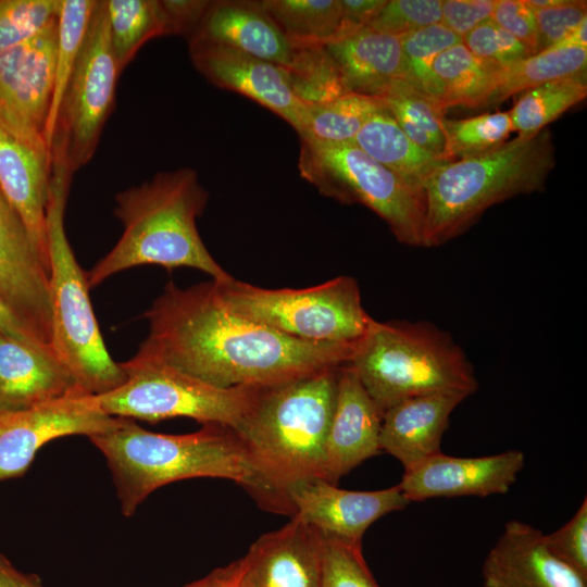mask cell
Here are the masks:
<instances>
[{"instance_id": "obj_1", "label": "cell", "mask_w": 587, "mask_h": 587, "mask_svg": "<svg viewBox=\"0 0 587 587\" xmlns=\"http://www.w3.org/2000/svg\"><path fill=\"white\" fill-rule=\"evenodd\" d=\"M143 316L138 354L220 388L272 387L348 363L355 345L291 338L230 313L214 280L180 288L168 282Z\"/></svg>"}, {"instance_id": "obj_2", "label": "cell", "mask_w": 587, "mask_h": 587, "mask_svg": "<svg viewBox=\"0 0 587 587\" xmlns=\"http://www.w3.org/2000/svg\"><path fill=\"white\" fill-rule=\"evenodd\" d=\"M104 455L125 516L158 488L182 479H229L266 509L291 515L287 499L266 479L230 427L205 424L183 435L147 430L122 417L112 429L89 437Z\"/></svg>"}, {"instance_id": "obj_3", "label": "cell", "mask_w": 587, "mask_h": 587, "mask_svg": "<svg viewBox=\"0 0 587 587\" xmlns=\"http://www.w3.org/2000/svg\"><path fill=\"white\" fill-rule=\"evenodd\" d=\"M208 192L192 168L160 172L151 179L115 196L114 214L123 225L115 246L87 273L89 287L140 265L192 267L224 280L229 275L211 255L197 217Z\"/></svg>"}, {"instance_id": "obj_4", "label": "cell", "mask_w": 587, "mask_h": 587, "mask_svg": "<svg viewBox=\"0 0 587 587\" xmlns=\"http://www.w3.org/2000/svg\"><path fill=\"white\" fill-rule=\"evenodd\" d=\"M340 366L262 388L235 430L262 474L286 499L287 488L295 483L325 480V447Z\"/></svg>"}, {"instance_id": "obj_5", "label": "cell", "mask_w": 587, "mask_h": 587, "mask_svg": "<svg viewBox=\"0 0 587 587\" xmlns=\"http://www.w3.org/2000/svg\"><path fill=\"white\" fill-rule=\"evenodd\" d=\"M555 164L550 133L516 137L471 158L444 162L424 188L423 247L461 235L491 205L539 191Z\"/></svg>"}, {"instance_id": "obj_6", "label": "cell", "mask_w": 587, "mask_h": 587, "mask_svg": "<svg viewBox=\"0 0 587 587\" xmlns=\"http://www.w3.org/2000/svg\"><path fill=\"white\" fill-rule=\"evenodd\" d=\"M73 174L63 162L51 161L46 216L51 346L83 391L101 395L121 386L125 373L105 347L92 310L87 273L66 237L64 215Z\"/></svg>"}, {"instance_id": "obj_7", "label": "cell", "mask_w": 587, "mask_h": 587, "mask_svg": "<svg viewBox=\"0 0 587 587\" xmlns=\"http://www.w3.org/2000/svg\"><path fill=\"white\" fill-rule=\"evenodd\" d=\"M348 364L383 413L420 395L478 388L474 370L447 333L427 322H378L373 319Z\"/></svg>"}, {"instance_id": "obj_8", "label": "cell", "mask_w": 587, "mask_h": 587, "mask_svg": "<svg viewBox=\"0 0 587 587\" xmlns=\"http://www.w3.org/2000/svg\"><path fill=\"white\" fill-rule=\"evenodd\" d=\"M213 280L230 313L298 340L355 345L373 321L350 276L301 289L262 288L233 276Z\"/></svg>"}, {"instance_id": "obj_9", "label": "cell", "mask_w": 587, "mask_h": 587, "mask_svg": "<svg viewBox=\"0 0 587 587\" xmlns=\"http://www.w3.org/2000/svg\"><path fill=\"white\" fill-rule=\"evenodd\" d=\"M120 365L125 373L124 383L111 391L93 395L99 409L116 417L150 423L189 417L203 425L218 424L236 430L262 389L220 388L138 353Z\"/></svg>"}, {"instance_id": "obj_10", "label": "cell", "mask_w": 587, "mask_h": 587, "mask_svg": "<svg viewBox=\"0 0 587 587\" xmlns=\"http://www.w3.org/2000/svg\"><path fill=\"white\" fill-rule=\"evenodd\" d=\"M298 167L301 177L322 195L367 207L400 242L423 246V192L409 187L354 143L301 140Z\"/></svg>"}, {"instance_id": "obj_11", "label": "cell", "mask_w": 587, "mask_h": 587, "mask_svg": "<svg viewBox=\"0 0 587 587\" xmlns=\"http://www.w3.org/2000/svg\"><path fill=\"white\" fill-rule=\"evenodd\" d=\"M120 74L110 41L105 0L97 1L50 148L51 160L63 162L72 173L96 151L114 105Z\"/></svg>"}, {"instance_id": "obj_12", "label": "cell", "mask_w": 587, "mask_h": 587, "mask_svg": "<svg viewBox=\"0 0 587 587\" xmlns=\"http://www.w3.org/2000/svg\"><path fill=\"white\" fill-rule=\"evenodd\" d=\"M55 47L57 22L0 53V124L49 154L45 129L53 93Z\"/></svg>"}, {"instance_id": "obj_13", "label": "cell", "mask_w": 587, "mask_h": 587, "mask_svg": "<svg viewBox=\"0 0 587 587\" xmlns=\"http://www.w3.org/2000/svg\"><path fill=\"white\" fill-rule=\"evenodd\" d=\"M122 417L103 413L93 395L74 394L33 408L0 411V480L23 475L39 449L60 437H91Z\"/></svg>"}, {"instance_id": "obj_14", "label": "cell", "mask_w": 587, "mask_h": 587, "mask_svg": "<svg viewBox=\"0 0 587 587\" xmlns=\"http://www.w3.org/2000/svg\"><path fill=\"white\" fill-rule=\"evenodd\" d=\"M0 297L35 341L53 352L49 268L1 190Z\"/></svg>"}, {"instance_id": "obj_15", "label": "cell", "mask_w": 587, "mask_h": 587, "mask_svg": "<svg viewBox=\"0 0 587 587\" xmlns=\"http://www.w3.org/2000/svg\"><path fill=\"white\" fill-rule=\"evenodd\" d=\"M291 517L324 537L361 544L366 529L382 516L404 509L410 501L398 485L374 491L338 488L321 478L292 484L286 490Z\"/></svg>"}, {"instance_id": "obj_16", "label": "cell", "mask_w": 587, "mask_h": 587, "mask_svg": "<svg viewBox=\"0 0 587 587\" xmlns=\"http://www.w3.org/2000/svg\"><path fill=\"white\" fill-rule=\"evenodd\" d=\"M189 53L195 67L211 84L253 100L277 114L299 134L307 103L295 93L284 68L202 39L189 40Z\"/></svg>"}, {"instance_id": "obj_17", "label": "cell", "mask_w": 587, "mask_h": 587, "mask_svg": "<svg viewBox=\"0 0 587 587\" xmlns=\"http://www.w3.org/2000/svg\"><path fill=\"white\" fill-rule=\"evenodd\" d=\"M323 545L320 532L291 517L238 560L235 587H321Z\"/></svg>"}, {"instance_id": "obj_18", "label": "cell", "mask_w": 587, "mask_h": 587, "mask_svg": "<svg viewBox=\"0 0 587 587\" xmlns=\"http://www.w3.org/2000/svg\"><path fill=\"white\" fill-rule=\"evenodd\" d=\"M524 463L525 455L520 450L476 458L439 452L404 471L398 486L410 502L440 497L504 495L515 483Z\"/></svg>"}, {"instance_id": "obj_19", "label": "cell", "mask_w": 587, "mask_h": 587, "mask_svg": "<svg viewBox=\"0 0 587 587\" xmlns=\"http://www.w3.org/2000/svg\"><path fill=\"white\" fill-rule=\"evenodd\" d=\"M484 587H587V579L554 557L545 534L509 521L482 567Z\"/></svg>"}, {"instance_id": "obj_20", "label": "cell", "mask_w": 587, "mask_h": 587, "mask_svg": "<svg viewBox=\"0 0 587 587\" xmlns=\"http://www.w3.org/2000/svg\"><path fill=\"white\" fill-rule=\"evenodd\" d=\"M382 413L353 369L339 367L335 407L325 447V480L337 482L380 451Z\"/></svg>"}, {"instance_id": "obj_21", "label": "cell", "mask_w": 587, "mask_h": 587, "mask_svg": "<svg viewBox=\"0 0 587 587\" xmlns=\"http://www.w3.org/2000/svg\"><path fill=\"white\" fill-rule=\"evenodd\" d=\"M467 397L461 391H437L394 404L382 416L380 451L400 461L404 471L441 452L449 416Z\"/></svg>"}, {"instance_id": "obj_22", "label": "cell", "mask_w": 587, "mask_h": 587, "mask_svg": "<svg viewBox=\"0 0 587 587\" xmlns=\"http://www.w3.org/2000/svg\"><path fill=\"white\" fill-rule=\"evenodd\" d=\"M50 179L51 155L0 124V190L22 218L48 268L46 216Z\"/></svg>"}, {"instance_id": "obj_23", "label": "cell", "mask_w": 587, "mask_h": 587, "mask_svg": "<svg viewBox=\"0 0 587 587\" xmlns=\"http://www.w3.org/2000/svg\"><path fill=\"white\" fill-rule=\"evenodd\" d=\"M74 394L86 392L54 353L0 333V411L28 409Z\"/></svg>"}, {"instance_id": "obj_24", "label": "cell", "mask_w": 587, "mask_h": 587, "mask_svg": "<svg viewBox=\"0 0 587 587\" xmlns=\"http://www.w3.org/2000/svg\"><path fill=\"white\" fill-rule=\"evenodd\" d=\"M188 39L225 45L285 71L291 66L298 51L260 1H212Z\"/></svg>"}, {"instance_id": "obj_25", "label": "cell", "mask_w": 587, "mask_h": 587, "mask_svg": "<svg viewBox=\"0 0 587 587\" xmlns=\"http://www.w3.org/2000/svg\"><path fill=\"white\" fill-rule=\"evenodd\" d=\"M323 48L348 92L378 98L392 82L404 79L400 37L364 26Z\"/></svg>"}, {"instance_id": "obj_26", "label": "cell", "mask_w": 587, "mask_h": 587, "mask_svg": "<svg viewBox=\"0 0 587 587\" xmlns=\"http://www.w3.org/2000/svg\"><path fill=\"white\" fill-rule=\"evenodd\" d=\"M352 143L421 192L430 174L447 162L414 143L386 109L363 125Z\"/></svg>"}, {"instance_id": "obj_27", "label": "cell", "mask_w": 587, "mask_h": 587, "mask_svg": "<svg viewBox=\"0 0 587 587\" xmlns=\"http://www.w3.org/2000/svg\"><path fill=\"white\" fill-rule=\"evenodd\" d=\"M502 70L503 66L474 55L463 42L442 51L433 63L441 109L487 107Z\"/></svg>"}, {"instance_id": "obj_28", "label": "cell", "mask_w": 587, "mask_h": 587, "mask_svg": "<svg viewBox=\"0 0 587 587\" xmlns=\"http://www.w3.org/2000/svg\"><path fill=\"white\" fill-rule=\"evenodd\" d=\"M260 3L295 47H323L350 32L340 0H263Z\"/></svg>"}, {"instance_id": "obj_29", "label": "cell", "mask_w": 587, "mask_h": 587, "mask_svg": "<svg viewBox=\"0 0 587 587\" xmlns=\"http://www.w3.org/2000/svg\"><path fill=\"white\" fill-rule=\"evenodd\" d=\"M385 110L378 98L346 92L332 100L307 103L301 140L340 145L352 142L363 125Z\"/></svg>"}, {"instance_id": "obj_30", "label": "cell", "mask_w": 587, "mask_h": 587, "mask_svg": "<svg viewBox=\"0 0 587 587\" xmlns=\"http://www.w3.org/2000/svg\"><path fill=\"white\" fill-rule=\"evenodd\" d=\"M378 99L414 143L442 159L445 111L434 99L404 79L392 82Z\"/></svg>"}, {"instance_id": "obj_31", "label": "cell", "mask_w": 587, "mask_h": 587, "mask_svg": "<svg viewBox=\"0 0 587 587\" xmlns=\"http://www.w3.org/2000/svg\"><path fill=\"white\" fill-rule=\"evenodd\" d=\"M96 2L97 0H61L57 20L53 93L45 129L49 151L59 110L85 41Z\"/></svg>"}, {"instance_id": "obj_32", "label": "cell", "mask_w": 587, "mask_h": 587, "mask_svg": "<svg viewBox=\"0 0 587 587\" xmlns=\"http://www.w3.org/2000/svg\"><path fill=\"white\" fill-rule=\"evenodd\" d=\"M105 11L111 47L121 73L148 40L168 35L159 0H105Z\"/></svg>"}, {"instance_id": "obj_33", "label": "cell", "mask_w": 587, "mask_h": 587, "mask_svg": "<svg viewBox=\"0 0 587 587\" xmlns=\"http://www.w3.org/2000/svg\"><path fill=\"white\" fill-rule=\"evenodd\" d=\"M587 48L553 47L504 66L487 107L503 102L513 93L586 74Z\"/></svg>"}, {"instance_id": "obj_34", "label": "cell", "mask_w": 587, "mask_h": 587, "mask_svg": "<svg viewBox=\"0 0 587 587\" xmlns=\"http://www.w3.org/2000/svg\"><path fill=\"white\" fill-rule=\"evenodd\" d=\"M586 95V74L527 89L509 111L513 130L521 138H532Z\"/></svg>"}, {"instance_id": "obj_35", "label": "cell", "mask_w": 587, "mask_h": 587, "mask_svg": "<svg viewBox=\"0 0 587 587\" xmlns=\"http://www.w3.org/2000/svg\"><path fill=\"white\" fill-rule=\"evenodd\" d=\"M445 136L442 159L447 162L489 152L503 142L513 130L510 112L484 113L474 117L441 118Z\"/></svg>"}, {"instance_id": "obj_36", "label": "cell", "mask_w": 587, "mask_h": 587, "mask_svg": "<svg viewBox=\"0 0 587 587\" xmlns=\"http://www.w3.org/2000/svg\"><path fill=\"white\" fill-rule=\"evenodd\" d=\"M400 39L404 80L439 104V87L433 73V63L442 51L462 43V38L437 23L407 34Z\"/></svg>"}, {"instance_id": "obj_37", "label": "cell", "mask_w": 587, "mask_h": 587, "mask_svg": "<svg viewBox=\"0 0 587 587\" xmlns=\"http://www.w3.org/2000/svg\"><path fill=\"white\" fill-rule=\"evenodd\" d=\"M61 0H0V53L53 25Z\"/></svg>"}, {"instance_id": "obj_38", "label": "cell", "mask_w": 587, "mask_h": 587, "mask_svg": "<svg viewBox=\"0 0 587 587\" xmlns=\"http://www.w3.org/2000/svg\"><path fill=\"white\" fill-rule=\"evenodd\" d=\"M321 587H380L363 557L362 545L323 536Z\"/></svg>"}, {"instance_id": "obj_39", "label": "cell", "mask_w": 587, "mask_h": 587, "mask_svg": "<svg viewBox=\"0 0 587 587\" xmlns=\"http://www.w3.org/2000/svg\"><path fill=\"white\" fill-rule=\"evenodd\" d=\"M440 21L441 0H386L366 27L402 37Z\"/></svg>"}, {"instance_id": "obj_40", "label": "cell", "mask_w": 587, "mask_h": 587, "mask_svg": "<svg viewBox=\"0 0 587 587\" xmlns=\"http://www.w3.org/2000/svg\"><path fill=\"white\" fill-rule=\"evenodd\" d=\"M463 45L476 57L509 66L529 55L532 50L497 25L491 18L485 21L463 37Z\"/></svg>"}, {"instance_id": "obj_41", "label": "cell", "mask_w": 587, "mask_h": 587, "mask_svg": "<svg viewBox=\"0 0 587 587\" xmlns=\"http://www.w3.org/2000/svg\"><path fill=\"white\" fill-rule=\"evenodd\" d=\"M550 552L587 579V500L572 519L555 532L545 535Z\"/></svg>"}, {"instance_id": "obj_42", "label": "cell", "mask_w": 587, "mask_h": 587, "mask_svg": "<svg viewBox=\"0 0 587 587\" xmlns=\"http://www.w3.org/2000/svg\"><path fill=\"white\" fill-rule=\"evenodd\" d=\"M586 3L582 0H566L559 5L534 9L538 52L558 45L587 18Z\"/></svg>"}, {"instance_id": "obj_43", "label": "cell", "mask_w": 587, "mask_h": 587, "mask_svg": "<svg viewBox=\"0 0 587 587\" xmlns=\"http://www.w3.org/2000/svg\"><path fill=\"white\" fill-rule=\"evenodd\" d=\"M491 20L533 52H538L535 12L525 0H497Z\"/></svg>"}, {"instance_id": "obj_44", "label": "cell", "mask_w": 587, "mask_h": 587, "mask_svg": "<svg viewBox=\"0 0 587 587\" xmlns=\"http://www.w3.org/2000/svg\"><path fill=\"white\" fill-rule=\"evenodd\" d=\"M497 0H441L440 23L463 37L491 18Z\"/></svg>"}, {"instance_id": "obj_45", "label": "cell", "mask_w": 587, "mask_h": 587, "mask_svg": "<svg viewBox=\"0 0 587 587\" xmlns=\"http://www.w3.org/2000/svg\"><path fill=\"white\" fill-rule=\"evenodd\" d=\"M211 3L212 1L205 0H161L168 35L178 34L189 38L198 28Z\"/></svg>"}, {"instance_id": "obj_46", "label": "cell", "mask_w": 587, "mask_h": 587, "mask_svg": "<svg viewBox=\"0 0 587 587\" xmlns=\"http://www.w3.org/2000/svg\"><path fill=\"white\" fill-rule=\"evenodd\" d=\"M386 0H340L344 20L349 29L366 26Z\"/></svg>"}, {"instance_id": "obj_47", "label": "cell", "mask_w": 587, "mask_h": 587, "mask_svg": "<svg viewBox=\"0 0 587 587\" xmlns=\"http://www.w3.org/2000/svg\"><path fill=\"white\" fill-rule=\"evenodd\" d=\"M0 333L3 335L10 336L12 338H15L17 340H21L23 342H27V344H30L33 346L43 349L35 341V339L32 337V335L28 333L25 326L20 322V320L15 316V314L10 310V308L5 304V302L2 300L1 297H0Z\"/></svg>"}, {"instance_id": "obj_48", "label": "cell", "mask_w": 587, "mask_h": 587, "mask_svg": "<svg viewBox=\"0 0 587 587\" xmlns=\"http://www.w3.org/2000/svg\"><path fill=\"white\" fill-rule=\"evenodd\" d=\"M0 587H43L35 575L18 571L11 561L0 552Z\"/></svg>"}, {"instance_id": "obj_49", "label": "cell", "mask_w": 587, "mask_h": 587, "mask_svg": "<svg viewBox=\"0 0 587 587\" xmlns=\"http://www.w3.org/2000/svg\"><path fill=\"white\" fill-rule=\"evenodd\" d=\"M238 560L218 569H215L203 578L190 583L184 587H224L236 574Z\"/></svg>"}, {"instance_id": "obj_50", "label": "cell", "mask_w": 587, "mask_h": 587, "mask_svg": "<svg viewBox=\"0 0 587 587\" xmlns=\"http://www.w3.org/2000/svg\"><path fill=\"white\" fill-rule=\"evenodd\" d=\"M587 18L583 21L572 33L562 41L553 47H583L587 48ZM551 47V48H553Z\"/></svg>"}, {"instance_id": "obj_51", "label": "cell", "mask_w": 587, "mask_h": 587, "mask_svg": "<svg viewBox=\"0 0 587 587\" xmlns=\"http://www.w3.org/2000/svg\"><path fill=\"white\" fill-rule=\"evenodd\" d=\"M235 577H236V574L224 587H235Z\"/></svg>"}]
</instances>
